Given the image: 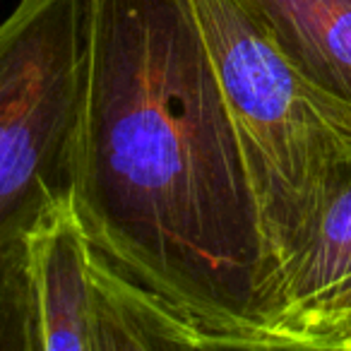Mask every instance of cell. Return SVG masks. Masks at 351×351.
I'll return each instance as SVG.
<instances>
[{
  "instance_id": "6da1fadb",
  "label": "cell",
  "mask_w": 351,
  "mask_h": 351,
  "mask_svg": "<svg viewBox=\"0 0 351 351\" xmlns=\"http://www.w3.org/2000/svg\"><path fill=\"white\" fill-rule=\"evenodd\" d=\"M73 205L92 243L258 349L267 260L248 169L191 0H84Z\"/></svg>"
},
{
  "instance_id": "7a4b0ae2",
  "label": "cell",
  "mask_w": 351,
  "mask_h": 351,
  "mask_svg": "<svg viewBox=\"0 0 351 351\" xmlns=\"http://www.w3.org/2000/svg\"><path fill=\"white\" fill-rule=\"evenodd\" d=\"M191 3L248 169L269 289L320 219L351 106L308 84L239 0Z\"/></svg>"
},
{
  "instance_id": "3957f363",
  "label": "cell",
  "mask_w": 351,
  "mask_h": 351,
  "mask_svg": "<svg viewBox=\"0 0 351 351\" xmlns=\"http://www.w3.org/2000/svg\"><path fill=\"white\" fill-rule=\"evenodd\" d=\"M84 0H20L0 22V245L73 205Z\"/></svg>"
},
{
  "instance_id": "277c9868",
  "label": "cell",
  "mask_w": 351,
  "mask_h": 351,
  "mask_svg": "<svg viewBox=\"0 0 351 351\" xmlns=\"http://www.w3.org/2000/svg\"><path fill=\"white\" fill-rule=\"evenodd\" d=\"M27 245L41 351H92L94 243L75 205L39 221Z\"/></svg>"
},
{
  "instance_id": "5b68a950",
  "label": "cell",
  "mask_w": 351,
  "mask_h": 351,
  "mask_svg": "<svg viewBox=\"0 0 351 351\" xmlns=\"http://www.w3.org/2000/svg\"><path fill=\"white\" fill-rule=\"evenodd\" d=\"M92 351L215 349L210 330L94 245Z\"/></svg>"
},
{
  "instance_id": "8992f818",
  "label": "cell",
  "mask_w": 351,
  "mask_h": 351,
  "mask_svg": "<svg viewBox=\"0 0 351 351\" xmlns=\"http://www.w3.org/2000/svg\"><path fill=\"white\" fill-rule=\"evenodd\" d=\"M308 84L351 106V0H239Z\"/></svg>"
},
{
  "instance_id": "52a82bcc",
  "label": "cell",
  "mask_w": 351,
  "mask_h": 351,
  "mask_svg": "<svg viewBox=\"0 0 351 351\" xmlns=\"http://www.w3.org/2000/svg\"><path fill=\"white\" fill-rule=\"evenodd\" d=\"M351 277V128L327 181L325 207L308 241L274 272L260 332L279 315L308 306ZM260 349V335H258Z\"/></svg>"
},
{
  "instance_id": "ba28073f",
  "label": "cell",
  "mask_w": 351,
  "mask_h": 351,
  "mask_svg": "<svg viewBox=\"0 0 351 351\" xmlns=\"http://www.w3.org/2000/svg\"><path fill=\"white\" fill-rule=\"evenodd\" d=\"M5 349L41 351L27 239L0 245V351Z\"/></svg>"
},
{
  "instance_id": "9c48e42d",
  "label": "cell",
  "mask_w": 351,
  "mask_h": 351,
  "mask_svg": "<svg viewBox=\"0 0 351 351\" xmlns=\"http://www.w3.org/2000/svg\"><path fill=\"white\" fill-rule=\"evenodd\" d=\"M351 317V277L332 287L308 306L279 315L260 332V349H298L301 339L330 322Z\"/></svg>"
},
{
  "instance_id": "30bf717a",
  "label": "cell",
  "mask_w": 351,
  "mask_h": 351,
  "mask_svg": "<svg viewBox=\"0 0 351 351\" xmlns=\"http://www.w3.org/2000/svg\"><path fill=\"white\" fill-rule=\"evenodd\" d=\"M298 349H341L351 351V317L330 322L306 335Z\"/></svg>"
}]
</instances>
